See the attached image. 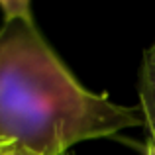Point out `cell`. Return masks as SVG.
Returning a JSON list of instances; mask_svg holds the SVG:
<instances>
[{"label": "cell", "mask_w": 155, "mask_h": 155, "mask_svg": "<svg viewBox=\"0 0 155 155\" xmlns=\"http://www.w3.org/2000/svg\"><path fill=\"white\" fill-rule=\"evenodd\" d=\"M143 124L140 106L92 92L39 34L34 14L0 26V149L65 155Z\"/></svg>", "instance_id": "obj_1"}, {"label": "cell", "mask_w": 155, "mask_h": 155, "mask_svg": "<svg viewBox=\"0 0 155 155\" xmlns=\"http://www.w3.org/2000/svg\"><path fill=\"white\" fill-rule=\"evenodd\" d=\"M140 92L155 94V39L145 49L140 71Z\"/></svg>", "instance_id": "obj_2"}, {"label": "cell", "mask_w": 155, "mask_h": 155, "mask_svg": "<svg viewBox=\"0 0 155 155\" xmlns=\"http://www.w3.org/2000/svg\"><path fill=\"white\" fill-rule=\"evenodd\" d=\"M140 112L143 118V124L149 132L151 141L149 143L155 145V94H147V92H140Z\"/></svg>", "instance_id": "obj_3"}, {"label": "cell", "mask_w": 155, "mask_h": 155, "mask_svg": "<svg viewBox=\"0 0 155 155\" xmlns=\"http://www.w3.org/2000/svg\"><path fill=\"white\" fill-rule=\"evenodd\" d=\"M0 10H2L4 20L20 18V16H30L31 6L26 0H0Z\"/></svg>", "instance_id": "obj_4"}, {"label": "cell", "mask_w": 155, "mask_h": 155, "mask_svg": "<svg viewBox=\"0 0 155 155\" xmlns=\"http://www.w3.org/2000/svg\"><path fill=\"white\" fill-rule=\"evenodd\" d=\"M145 155H155V145H151V143L145 145Z\"/></svg>", "instance_id": "obj_5"}, {"label": "cell", "mask_w": 155, "mask_h": 155, "mask_svg": "<svg viewBox=\"0 0 155 155\" xmlns=\"http://www.w3.org/2000/svg\"><path fill=\"white\" fill-rule=\"evenodd\" d=\"M0 155H30V153H24V151H0Z\"/></svg>", "instance_id": "obj_6"}, {"label": "cell", "mask_w": 155, "mask_h": 155, "mask_svg": "<svg viewBox=\"0 0 155 155\" xmlns=\"http://www.w3.org/2000/svg\"><path fill=\"white\" fill-rule=\"evenodd\" d=\"M0 151H4V149H0Z\"/></svg>", "instance_id": "obj_7"}]
</instances>
